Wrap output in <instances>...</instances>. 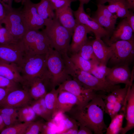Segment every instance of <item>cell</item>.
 <instances>
[{"mask_svg": "<svg viewBox=\"0 0 134 134\" xmlns=\"http://www.w3.org/2000/svg\"><path fill=\"white\" fill-rule=\"evenodd\" d=\"M105 103L98 95L81 107H73L69 112L70 116L79 123L90 129L95 134H103L107 127L104 119Z\"/></svg>", "mask_w": 134, "mask_h": 134, "instance_id": "obj_1", "label": "cell"}, {"mask_svg": "<svg viewBox=\"0 0 134 134\" xmlns=\"http://www.w3.org/2000/svg\"><path fill=\"white\" fill-rule=\"evenodd\" d=\"M42 31L48 38L52 48L61 54L69 51L73 34L63 26L55 17L45 22Z\"/></svg>", "mask_w": 134, "mask_h": 134, "instance_id": "obj_2", "label": "cell"}, {"mask_svg": "<svg viewBox=\"0 0 134 134\" xmlns=\"http://www.w3.org/2000/svg\"><path fill=\"white\" fill-rule=\"evenodd\" d=\"M46 66L51 76L52 88H55L67 80L71 79L61 54L51 48L45 54Z\"/></svg>", "mask_w": 134, "mask_h": 134, "instance_id": "obj_3", "label": "cell"}, {"mask_svg": "<svg viewBox=\"0 0 134 134\" xmlns=\"http://www.w3.org/2000/svg\"><path fill=\"white\" fill-rule=\"evenodd\" d=\"M17 66L24 80L36 77L51 76L46 66L45 54H25L21 63Z\"/></svg>", "mask_w": 134, "mask_h": 134, "instance_id": "obj_4", "label": "cell"}, {"mask_svg": "<svg viewBox=\"0 0 134 134\" xmlns=\"http://www.w3.org/2000/svg\"><path fill=\"white\" fill-rule=\"evenodd\" d=\"M2 3L5 9L6 14L0 23L4 24L5 27L15 39L20 40L29 30L21 10L15 9L12 6Z\"/></svg>", "mask_w": 134, "mask_h": 134, "instance_id": "obj_5", "label": "cell"}, {"mask_svg": "<svg viewBox=\"0 0 134 134\" xmlns=\"http://www.w3.org/2000/svg\"><path fill=\"white\" fill-rule=\"evenodd\" d=\"M21 41L27 55L45 54L52 48L48 38L42 31L29 30Z\"/></svg>", "mask_w": 134, "mask_h": 134, "instance_id": "obj_6", "label": "cell"}, {"mask_svg": "<svg viewBox=\"0 0 134 134\" xmlns=\"http://www.w3.org/2000/svg\"><path fill=\"white\" fill-rule=\"evenodd\" d=\"M111 48L112 55L108 62L114 66L129 65L134 57V38L129 40H120L107 43Z\"/></svg>", "mask_w": 134, "mask_h": 134, "instance_id": "obj_7", "label": "cell"}, {"mask_svg": "<svg viewBox=\"0 0 134 134\" xmlns=\"http://www.w3.org/2000/svg\"><path fill=\"white\" fill-rule=\"evenodd\" d=\"M73 79L84 87L96 91H102L109 93L120 88L119 85H113L106 81L100 80L89 73L75 68L71 73Z\"/></svg>", "mask_w": 134, "mask_h": 134, "instance_id": "obj_8", "label": "cell"}, {"mask_svg": "<svg viewBox=\"0 0 134 134\" xmlns=\"http://www.w3.org/2000/svg\"><path fill=\"white\" fill-rule=\"evenodd\" d=\"M50 76L36 77L24 80L22 84L23 89L27 91L32 98L37 100L44 97L48 88L52 89Z\"/></svg>", "mask_w": 134, "mask_h": 134, "instance_id": "obj_9", "label": "cell"}, {"mask_svg": "<svg viewBox=\"0 0 134 134\" xmlns=\"http://www.w3.org/2000/svg\"><path fill=\"white\" fill-rule=\"evenodd\" d=\"M84 5L83 4L80 3L78 9L73 11L77 23L86 26L91 32L94 34L96 38H105V39H108L111 34L85 12Z\"/></svg>", "mask_w": 134, "mask_h": 134, "instance_id": "obj_10", "label": "cell"}, {"mask_svg": "<svg viewBox=\"0 0 134 134\" xmlns=\"http://www.w3.org/2000/svg\"><path fill=\"white\" fill-rule=\"evenodd\" d=\"M58 88L60 91H66L75 95L79 102V107L85 105L98 95L96 93V91L84 87L72 79L65 81L59 85Z\"/></svg>", "mask_w": 134, "mask_h": 134, "instance_id": "obj_11", "label": "cell"}, {"mask_svg": "<svg viewBox=\"0 0 134 134\" xmlns=\"http://www.w3.org/2000/svg\"><path fill=\"white\" fill-rule=\"evenodd\" d=\"M25 55L21 40L10 44H0V60L17 66L22 62Z\"/></svg>", "mask_w": 134, "mask_h": 134, "instance_id": "obj_12", "label": "cell"}, {"mask_svg": "<svg viewBox=\"0 0 134 134\" xmlns=\"http://www.w3.org/2000/svg\"><path fill=\"white\" fill-rule=\"evenodd\" d=\"M21 11L29 30H39L45 26V22L38 13L36 3L30 0H25L21 3Z\"/></svg>", "mask_w": 134, "mask_h": 134, "instance_id": "obj_13", "label": "cell"}, {"mask_svg": "<svg viewBox=\"0 0 134 134\" xmlns=\"http://www.w3.org/2000/svg\"><path fill=\"white\" fill-rule=\"evenodd\" d=\"M32 98L28 92L17 88L10 91L0 104L2 107L18 108L29 105Z\"/></svg>", "mask_w": 134, "mask_h": 134, "instance_id": "obj_14", "label": "cell"}, {"mask_svg": "<svg viewBox=\"0 0 134 134\" xmlns=\"http://www.w3.org/2000/svg\"><path fill=\"white\" fill-rule=\"evenodd\" d=\"M129 66H117L111 68L106 77V81L113 85L124 83L129 85L133 83L134 79H131V73Z\"/></svg>", "mask_w": 134, "mask_h": 134, "instance_id": "obj_15", "label": "cell"}, {"mask_svg": "<svg viewBox=\"0 0 134 134\" xmlns=\"http://www.w3.org/2000/svg\"><path fill=\"white\" fill-rule=\"evenodd\" d=\"M80 107L79 102L74 95L66 91H60L58 95L56 105V113H65L69 111L74 106Z\"/></svg>", "mask_w": 134, "mask_h": 134, "instance_id": "obj_16", "label": "cell"}, {"mask_svg": "<svg viewBox=\"0 0 134 134\" xmlns=\"http://www.w3.org/2000/svg\"><path fill=\"white\" fill-rule=\"evenodd\" d=\"M91 32L85 26L77 24L72 35V40L69 51L72 54L77 53L87 41V34Z\"/></svg>", "mask_w": 134, "mask_h": 134, "instance_id": "obj_17", "label": "cell"}, {"mask_svg": "<svg viewBox=\"0 0 134 134\" xmlns=\"http://www.w3.org/2000/svg\"><path fill=\"white\" fill-rule=\"evenodd\" d=\"M127 121L126 126L123 128L120 134H125L134 127V84L130 85L127 95L125 116Z\"/></svg>", "mask_w": 134, "mask_h": 134, "instance_id": "obj_18", "label": "cell"}, {"mask_svg": "<svg viewBox=\"0 0 134 134\" xmlns=\"http://www.w3.org/2000/svg\"><path fill=\"white\" fill-rule=\"evenodd\" d=\"M134 32L125 18L115 28L109 39L105 41L107 43H112L120 40H129L134 38Z\"/></svg>", "mask_w": 134, "mask_h": 134, "instance_id": "obj_19", "label": "cell"}, {"mask_svg": "<svg viewBox=\"0 0 134 134\" xmlns=\"http://www.w3.org/2000/svg\"><path fill=\"white\" fill-rule=\"evenodd\" d=\"M55 13L56 17L60 23L73 34L77 23L70 5L56 10Z\"/></svg>", "mask_w": 134, "mask_h": 134, "instance_id": "obj_20", "label": "cell"}, {"mask_svg": "<svg viewBox=\"0 0 134 134\" xmlns=\"http://www.w3.org/2000/svg\"><path fill=\"white\" fill-rule=\"evenodd\" d=\"M91 43L94 53L100 64L106 66L112 55L111 47L100 38H95Z\"/></svg>", "mask_w": 134, "mask_h": 134, "instance_id": "obj_21", "label": "cell"}, {"mask_svg": "<svg viewBox=\"0 0 134 134\" xmlns=\"http://www.w3.org/2000/svg\"><path fill=\"white\" fill-rule=\"evenodd\" d=\"M0 75L17 83L22 84L24 80L16 65L1 60Z\"/></svg>", "mask_w": 134, "mask_h": 134, "instance_id": "obj_22", "label": "cell"}, {"mask_svg": "<svg viewBox=\"0 0 134 134\" xmlns=\"http://www.w3.org/2000/svg\"><path fill=\"white\" fill-rule=\"evenodd\" d=\"M107 7L112 14L116 13L117 17L125 18L130 9L126 0H111L108 2Z\"/></svg>", "mask_w": 134, "mask_h": 134, "instance_id": "obj_23", "label": "cell"}, {"mask_svg": "<svg viewBox=\"0 0 134 134\" xmlns=\"http://www.w3.org/2000/svg\"><path fill=\"white\" fill-rule=\"evenodd\" d=\"M126 106L123 105L118 113L111 119L109 126L107 128L106 134H119L123 129V120L125 116Z\"/></svg>", "mask_w": 134, "mask_h": 134, "instance_id": "obj_24", "label": "cell"}, {"mask_svg": "<svg viewBox=\"0 0 134 134\" xmlns=\"http://www.w3.org/2000/svg\"><path fill=\"white\" fill-rule=\"evenodd\" d=\"M36 6L38 13L45 22L55 18L54 9L49 0H41Z\"/></svg>", "mask_w": 134, "mask_h": 134, "instance_id": "obj_25", "label": "cell"}, {"mask_svg": "<svg viewBox=\"0 0 134 134\" xmlns=\"http://www.w3.org/2000/svg\"><path fill=\"white\" fill-rule=\"evenodd\" d=\"M60 91L58 88H52L47 93L44 97V100L46 107L51 114L53 118L57 114L56 105L57 98Z\"/></svg>", "mask_w": 134, "mask_h": 134, "instance_id": "obj_26", "label": "cell"}, {"mask_svg": "<svg viewBox=\"0 0 134 134\" xmlns=\"http://www.w3.org/2000/svg\"><path fill=\"white\" fill-rule=\"evenodd\" d=\"M93 17L95 21L111 34L115 28L117 18H111L96 12Z\"/></svg>", "mask_w": 134, "mask_h": 134, "instance_id": "obj_27", "label": "cell"}, {"mask_svg": "<svg viewBox=\"0 0 134 134\" xmlns=\"http://www.w3.org/2000/svg\"><path fill=\"white\" fill-rule=\"evenodd\" d=\"M69 58L77 67L90 73L94 66L98 65L84 59L77 53L72 54Z\"/></svg>", "mask_w": 134, "mask_h": 134, "instance_id": "obj_28", "label": "cell"}, {"mask_svg": "<svg viewBox=\"0 0 134 134\" xmlns=\"http://www.w3.org/2000/svg\"><path fill=\"white\" fill-rule=\"evenodd\" d=\"M77 53L86 60L97 65L100 64L94 53L91 41L88 40L80 48Z\"/></svg>", "mask_w": 134, "mask_h": 134, "instance_id": "obj_29", "label": "cell"}, {"mask_svg": "<svg viewBox=\"0 0 134 134\" xmlns=\"http://www.w3.org/2000/svg\"><path fill=\"white\" fill-rule=\"evenodd\" d=\"M18 113L17 118L20 122L34 121L37 116L29 104L18 108Z\"/></svg>", "mask_w": 134, "mask_h": 134, "instance_id": "obj_30", "label": "cell"}, {"mask_svg": "<svg viewBox=\"0 0 134 134\" xmlns=\"http://www.w3.org/2000/svg\"><path fill=\"white\" fill-rule=\"evenodd\" d=\"M129 85H126L123 88H120L116 89L108 93L107 96L101 95L104 102H108L114 104L122 97L127 94Z\"/></svg>", "mask_w": 134, "mask_h": 134, "instance_id": "obj_31", "label": "cell"}, {"mask_svg": "<svg viewBox=\"0 0 134 134\" xmlns=\"http://www.w3.org/2000/svg\"><path fill=\"white\" fill-rule=\"evenodd\" d=\"M30 103V105L37 115L42 118L47 122L49 121V112L44 102H39L37 100H34Z\"/></svg>", "mask_w": 134, "mask_h": 134, "instance_id": "obj_32", "label": "cell"}, {"mask_svg": "<svg viewBox=\"0 0 134 134\" xmlns=\"http://www.w3.org/2000/svg\"><path fill=\"white\" fill-rule=\"evenodd\" d=\"M31 122H19L11 126L4 128L0 132V134H25L28 127Z\"/></svg>", "mask_w": 134, "mask_h": 134, "instance_id": "obj_33", "label": "cell"}, {"mask_svg": "<svg viewBox=\"0 0 134 134\" xmlns=\"http://www.w3.org/2000/svg\"><path fill=\"white\" fill-rule=\"evenodd\" d=\"M110 68L107 67L106 66L100 64L94 66L90 73L100 80L106 81L105 79L106 77Z\"/></svg>", "mask_w": 134, "mask_h": 134, "instance_id": "obj_34", "label": "cell"}, {"mask_svg": "<svg viewBox=\"0 0 134 134\" xmlns=\"http://www.w3.org/2000/svg\"><path fill=\"white\" fill-rule=\"evenodd\" d=\"M0 23V44H8L16 42V40L7 30Z\"/></svg>", "mask_w": 134, "mask_h": 134, "instance_id": "obj_35", "label": "cell"}, {"mask_svg": "<svg viewBox=\"0 0 134 134\" xmlns=\"http://www.w3.org/2000/svg\"><path fill=\"white\" fill-rule=\"evenodd\" d=\"M45 123L41 120L32 122L28 127L25 134H41Z\"/></svg>", "mask_w": 134, "mask_h": 134, "instance_id": "obj_36", "label": "cell"}, {"mask_svg": "<svg viewBox=\"0 0 134 134\" xmlns=\"http://www.w3.org/2000/svg\"><path fill=\"white\" fill-rule=\"evenodd\" d=\"M55 10L65 6L71 5V3L76 0H49Z\"/></svg>", "mask_w": 134, "mask_h": 134, "instance_id": "obj_37", "label": "cell"}, {"mask_svg": "<svg viewBox=\"0 0 134 134\" xmlns=\"http://www.w3.org/2000/svg\"><path fill=\"white\" fill-rule=\"evenodd\" d=\"M17 83L0 75V88L15 89Z\"/></svg>", "mask_w": 134, "mask_h": 134, "instance_id": "obj_38", "label": "cell"}, {"mask_svg": "<svg viewBox=\"0 0 134 134\" xmlns=\"http://www.w3.org/2000/svg\"><path fill=\"white\" fill-rule=\"evenodd\" d=\"M6 127L11 126L19 123L17 118L3 114H0Z\"/></svg>", "mask_w": 134, "mask_h": 134, "instance_id": "obj_39", "label": "cell"}, {"mask_svg": "<svg viewBox=\"0 0 134 134\" xmlns=\"http://www.w3.org/2000/svg\"><path fill=\"white\" fill-rule=\"evenodd\" d=\"M18 108L2 107L0 109V114H3L17 118Z\"/></svg>", "mask_w": 134, "mask_h": 134, "instance_id": "obj_40", "label": "cell"}, {"mask_svg": "<svg viewBox=\"0 0 134 134\" xmlns=\"http://www.w3.org/2000/svg\"><path fill=\"white\" fill-rule=\"evenodd\" d=\"M78 122L72 127L60 132L58 134H77L78 130Z\"/></svg>", "mask_w": 134, "mask_h": 134, "instance_id": "obj_41", "label": "cell"}, {"mask_svg": "<svg viewBox=\"0 0 134 134\" xmlns=\"http://www.w3.org/2000/svg\"><path fill=\"white\" fill-rule=\"evenodd\" d=\"M127 21L130 27L134 31V13L130 11L128 15L125 18Z\"/></svg>", "mask_w": 134, "mask_h": 134, "instance_id": "obj_42", "label": "cell"}, {"mask_svg": "<svg viewBox=\"0 0 134 134\" xmlns=\"http://www.w3.org/2000/svg\"><path fill=\"white\" fill-rule=\"evenodd\" d=\"M79 129L77 134H92L93 132L86 126L78 123Z\"/></svg>", "mask_w": 134, "mask_h": 134, "instance_id": "obj_43", "label": "cell"}, {"mask_svg": "<svg viewBox=\"0 0 134 134\" xmlns=\"http://www.w3.org/2000/svg\"><path fill=\"white\" fill-rule=\"evenodd\" d=\"M14 89H15L0 88V104L8 94L10 91Z\"/></svg>", "mask_w": 134, "mask_h": 134, "instance_id": "obj_44", "label": "cell"}, {"mask_svg": "<svg viewBox=\"0 0 134 134\" xmlns=\"http://www.w3.org/2000/svg\"><path fill=\"white\" fill-rule=\"evenodd\" d=\"M5 10L1 1L0 0V21L3 19L5 16Z\"/></svg>", "mask_w": 134, "mask_h": 134, "instance_id": "obj_45", "label": "cell"}, {"mask_svg": "<svg viewBox=\"0 0 134 134\" xmlns=\"http://www.w3.org/2000/svg\"><path fill=\"white\" fill-rule=\"evenodd\" d=\"M130 7V9H134V0H126Z\"/></svg>", "mask_w": 134, "mask_h": 134, "instance_id": "obj_46", "label": "cell"}, {"mask_svg": "<svg viewBox=\"0 0 134 134\" xmlns=\"http://www.w3.org/2000/svg\"><path fill=\"white\" fill-rule=\"evenodd\" d=\"M5 127L2 118L0 114V132Z\"/></svg>", "mask_w": 134, "mask_h": 134, "instance_id": "obj_47", "label": "cell"}, {"mask_svg": "<svg viewBox=\"0 0 134 134\" xmlns=\"http://www.w3.org/2000/svg\"><path fill=\"white\" fill-rule=\"evenodd\" d=\"M2 2L9 6H12V2L13 0H1Z\"/></svg>", "mask_w": 134, "mask_h": 134, "instance_id": "obj_48", "label": "cell"}, {"mask_svg": "<svg viewBox=\"0 0 134 134\" xmlns=\"http://www.w3.org/2000/svg\"><path fill=\"white\" fill-rule=\"evenodd\" d=\"M97 4H104L106 2H108L111 0H96Z\"/></svg>", "mask_w": 134, "mask_h": 134, "instance_id": "obj_49", "label": "cell"}, {"mask_svg": "<svg viewBox=\"0 0 134 134\" xmlns=\"http://www.w3.org/2000/svg\"><path fill=\"white\" fill-rule=\"evenodd\" d=\"M79 1L80 3H82L84 4H87L90 1V0H76Z\"/></svg>", "mask_w": 134, "mask_h": 134, "instance_id": "obj_50", "label": "cell"}, {"mask_svg": "<svg viewBox=\"0 0 134 134\" xmlns=\"http://www.w3.org/2000/svg\"><path fill=\"white\" fill-rule=\"evenodd\" d=\"M25 0H14V1L16 3H20L21 2L22 3Z\"/></svg>", "mask_w": 134, "mask_h": 134, "instance_id": "obj_51", "label": "cell"}]
</instances>
